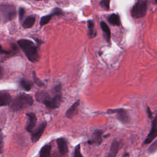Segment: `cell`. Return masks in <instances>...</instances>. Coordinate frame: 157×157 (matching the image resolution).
I'll list each match as a JSON object with an SVG mask.
<instances>
[{
	"label": "cell",
	"mask_w": 157,
	"mask_h": 157,
	"mask_svg": "<svg viewBox=\"0 0 157 157\" xmlns=\"http://www.w3.org/2000/svg\"><path fill=\"white\" fill-rule=\"evenodd\" d=\"M56 94L51 98L46 92L38 91L36 94V99L38 102H42L49 109L58 108L61 103V95L60 94V86L58 85L55 88Z\"/></svg>",
	"instance_id": "cell-1"
},
{
	"label": "cell",
	"mask_w": 157,
	"mask_h": 157,
	"mask_svg": "<svg viewBox=\"0 0 157 157\" xmlns=\"http://www.w3.org/2000/svg\"><path fill=\"white\" fill-rule=\"evenodd\" d=\"M18 44L23 50L28 59L31 62H37L39 59L38 50L34 44L28 39H20Z\"/></svg>",
	"instance_id": "cell-2"
},
{
	"label": "cell",
	"mask_w": 157,
	"mask_h": 157,
	"mask_svg": "<svg viewBox=\"0 0 157 157\" xmlns=\"http://www.w3.org/2000/svg\"><path fill=\"white\" fill-rule=\"evenodd\" d=\"M33 104V98L31 96L22 93L15 98L10 104V109L13 111H18L23 108L31 105Z\"/></svg>",
	"instance_id": "cell-3"
},
{
	"label": "cell",
	"mask_w": 157,
	"mask_h": 157,
	"mask_svg": "<svg viewBox=\"0 0 157 157\" xmlns=\"http://www.w3.org/2000/svg\"><path fill=\"white\" fill-rule=\"evenodd\" d=\"M147 5L145 1L139 0L132 7L131 13L133 18H140L144 17L147 12Z\"/></svg>",
	"instance_id": "cell-4"
},
{
	"label": "cell",
	"mask_w": 157,
	"mask_h": 157,
	"mask_svg": "<svg viewBox=\"0 0 157 157\" xmlns=\"http://www.w3.org/2000/svg\"><path fill=\"white\" fill-rule=\"evenodd\" d=\"M0 12L6 21L11 20L16 15L15 7L9 4H3L0 6Z\"/></svg>",
	"instance_id": "cell-5"
},
{
	"label": "cell",
	"mask_w": 157,
	"mask_h": 157,
	"mask_svg": "<svg viewBox=\"0 0 157 157\" xmlns=\"http://www.w3.org/2000/svg\"><path fill=\"white\" fill-rule=\"evenodd\" d=\"M109 113H116L117 119L123 123H126L129 121L128 115L124 109H110L107 111Z\"/></svg>",
	"instance_id": "cell-6"
},
{
	"label": "cell",
	"mask_w": 157,
	"mask_h": 157,
	"mask_svg": "<svg viewBox=\"0 0 157 157\" xmlns=\"http://www.w3.org/2000/svg\"><path fill=\"white\" fill-rule=\"evenodd\" d=\"M26 115L27 117V123L26 124V129L28 132L31 133L33 131L36 125L37 117L36 114L33 112L27 113Z\"/></svg>",
	"instance_id": "cell-7"
},
{
	"label": "cell",
	"mask_w": 157,
	"mask_h": 157,
	"mask_svg": "<svg viewBox=\"0 0 157 157\" xmlns=\"http://www.w3.org/2000/svg\"><path fill=\"white\" fill-rule=\"evenodd\" d=\"M46 126H47V123L46 121H44L36 129L33 130V131L31 132V140L33 142H36L39 140Z\"/></svg>",
	"instance_id": "cell-8"
},
{
	"label": "cell",
	"mask_w": 157,
	"mask_h": 157,
	"mask_svg": "<svg viewBox=\"0 0 157 157\" xmlns=\"http://www.w3.org/2000/svg\"><path fill=\"white\" fill-rule=\"evenodd\" d=\"M157 137V115L152 121L151 130L144 141L145 144H148L151 142L155 137Z\"/></svg>",
	"instance_id": "cell-9"
},
{
	"label": "cell",
	"mask_w": 157,
	"mask_h": 157,
	"mask_svg": "<svg viewBox=\"0 0 157 157\" xmlns=\"http://www.w3.org/2000/svg\"><path fill=\"white\" fill-rule=\"evenodd\" d=\"M61 13H62V11H61V9H59L58 8H55L53 10V11L52 12V13H50L49 15H45V16H44L41 18L40 21V25L41 26H42L44 25H45L46 24H47L50 21V20L52 19V18L53 16L59 15Z\"/></svg>",
	"instance_id": "cell-10"
},
{
	"label": "cell",
	"mask_w": 157,
	"mask_h": 157,
	"mask_svg": "<svg viewBox=\"0 0 157 157\" xmlns=\"http://www.w3.org/2000/svg\"><path fill=\"white\" fill-rule=\"evenodd\" d=\"M56 143L59 151L61 155H65L68 152V147L67 142L64 138L60 137L56 140Z\"/></svg>",
	"instance_id": "cell-11"
},
{
	"label": "cell",
	"mask_w": 157,
	"mask_h": 157,
	"mask_svg": "<svg viewBox=\"0 0 157 157\" xmlns=\"http://www.w3.org/2000/svg\"><path fill=\"white\" fill-rule=\"evenodd\" d=\"M120 148V142L117 140H115L112 142L110 147V151L106 157H116L118 150Z\"/></svg>",
	"instance_id": "cell-12"
},
{
	"label": "cell",
	"mask_w": 157,
	"mask_h": 157,
	"mask_svg": "<svg viewBox=\"0 0 157 157\" xmlns=\"http://www.w3.org/2000/svg\"><path fill=\"white\" fill-rule=\"evenodd\" d=\"M102 130H96L90 140L88 141V143L90 145H99L102 142Z\"/></svg>",
	"instance_id": "cell-13"
},
{
	"label": "cell",
	"mask_w": 157,
	"mask_h": 157,
	"mask_svg": "<svg viewBox=\"0 0 157 157\" xmlns=\"http://www.w3.org/2000/svg\"><path fill=\"white\" fill-rule=\"evenodd\" d=\"M11 96L7 92L0 93V106H6L11 102Z\"/></svg>",
	"instance_id": "cell-14"
},
{
	"label": "cell",
	"mask_w": 157,
	"mask_h": 157,
	"mask_svg": "<svg viewBox=\"0 0 157 157\" xmlns=\"http://www.w3.org/2000/svg\"><path fill=\"white\" fill-rule=\"evenodd\" d=\"M80 104V101L78 100L77 101L75 102L71 107L70 108L67 110L66 112V117L69 118H72L76 113L77 112V109H78V107Z\"/></svg>",
	"instance_id": "cell-15"
},
{
	"label": "cell",
	"mask_w": 157,
	"mask_h": 157,
	"mask_svg": "<svg viewBox=\"0 0 157 157\" xmlns=\"http://www.w3.org/2000/svg\"><path fill=\"white\" fill-rule=\"evenodd\" d=\"M100 25H101V29H102V31L104 33V35L105 40H107V42H110L111 33H110V29L109 27L108 26L107 23H105L103 21H101Z\"/></svg>",
	"instance_id": "cell-16"
},
{
	"label": "cell",
	"mask_w": 157,
	"mask_h": 157,
	"mask_svg": "<svg viewBox=\"0 0 157 157\" xmlns=\"http://www.w3.org/2000/svg\"><path fill=\"white\" fill-rule=\"evenodd\" d=\"M35 21H36V18L34 17L29 16L25 20V21L22 24V26L24 28H26V29L30 28L34 25Z\"/></svg>",
	"instance_id": "cell-17"
},
{
	"label": "cell",
	"mask_w": 157,
	"mask_h": 157,
	"mask_svg": "<svg viewBox=\"0 0 157 157\" xmlns=\"http://www.w3.org/2000/svg\"><path fill=\"white\" fill-rule=\"evenodd\" d=\"M51 152V145H45L40 150V157H50Z\"/></svg>",
	"instance_id": "cell-18"
},
{
	"label": "cell",
	"mask_w": 157,
	"mask_h": 157,
	"mask_svg": "<svg viewBox=\"0 0 157 157\" xmlns=\"http://www.w3.org/2000/svg\"><path fill=\"white\" fill-rule=\"evenodd\" d=\"M109 22L114 26H119L120 25V17L117 14L112 13L108 18Z\"/></svg>",
	"instance_id": "cell-19"
},
{
	"label": "cell",
	"mask_w": 157,
	"mask_h": 157,
	"mask_svg": "<svg viewBox=\"0 0 157 157\" xmlns=\"http://www.w3.org/2000/svg\"><path fill=\"white\" fill-rule=\"evenodd\" d=\"M20 83L21 86L26 91H29L31 89L32 83L29 80H28L26 79H22L20 80Z\"/></svg>",
	"instance_id": "cell-20"
},
{
	"label": "cell",
	"mask_w": 157,
	"mask_h": 157,
	"mask_svg": "<svg viewBox=\"0 0 157 157\" xmlns=\"http://www.w3.org/2000/svg\"><path fill=\"white\" fill-rule=\"evenodd\" d=\"M88 28L89 29V36L90 37H93L96 36V32L94 29V23L91 20H89L88 22Z\"/></svg>",
	"instance_id": "cell-21"
},
{
	"label": "cell",
	"mask_w": 157,
	"mask_h": 157,
	"mask_svg": "<svg viewBox=\"0 0 157 157\" xmlns=\"http://www.w3.org/2000/svg\"><path fill=\"white\" fill-rule=\"evenodd\" d=\"M101 6L105 10H109L110 8V0H102L100 2Z\"/></svg>",
	"instance_id": "cell-22"
},
{
	"label": "cell",
	"mask_w": 157,
	"mask_h": 157,
	"mask_svg": "<svg viewBox=\"0 0 157 157\" xmlns=\"http://www.w3.org/2000/svg\"><path fill=\"white\" fill-rule=\"evenodd\" d=\"M33 78H34V81L35 82V83L39 86H42L44 84V83L36 76V72L34 71L33 73Z\"/></svg>",
	"instance_id": "cell-23"
},
{
	"label": "cell",
	"mask_w": 157,
	"mask_h": 157,
	"mask_svg": "<svg viewBox=\"0 0 157 157\" xmlns=\"http://www.w3.org/2000/svg\"><path fill=\"white\" fill-rule=\"evenodd\" d=\"M74 157H82V155L81 154L80 151V145H77L74 150Z\"/></svg>",
	"instance_id": "cell-24"
},
{
	"label": "cell",
	"mask_w": 157,
	"mask_h": 157,
	"mask_svg": "<svg viewBox=\"0 0 157 157\" xmlns=\"http://www.w3.org/2000/svg\"><path fill=\"white\" fill-rule=\"evenodd\" d=\"M4 146V137L2 129H0V153L2 152Z\"/></svg>",
	"instance_id": "cell-25"
},
{
	"label": "cell",
	"mask_w": 157,
	"mask_h": 157,
	"mask_svg": "<svg viewBox=\"0 0 157 157\" xmlns=\"http://www.w3.org/2000/svg\"><path fill=\"white\" fill-rule=\"evenodd\" d=\"M150 153H153L155 152L157 150V140H156L150 147L148 149Z\"/></svg>",
	"instance_id": "cell-26"
},
{
	"label": "cell",
	"mask_w": 157,
	"mask_h": 157,
	"mask_svg": "<svg viewBox=\"0 0 157 157\" xmlns=\"http://www.w3.org/2000/svg\"><path fill=\"white\" fill-rule=\"evenodd\" d=\"M24 15H25V9L23 7L20 8L19 9V19H20V20H21Z\"/></svg>",
	"instance_id": "cell-27"
},
{
	"label": "cell",
	"mask_w": 157,
	"mask_h": 157,
	"mask_svg": "<svg viewBox=\"0 0 157 157\" xmlns=\"http://www.w3.org/2000/svg\"><path fill=\"white\" fill-rule=\"evenodd\" d=\"M9 52H7V51H6L5 50H4L2 47V46L0 45V55H2V54H7L9 53Z\"/></svg>",
	"instance_id": "cell-28"
},
{
	"label": "cell",
	"mask_w": 157,
	"mask_h": 157,
	"mask_svg": "<svg viewBox=\"0 0 157 157\" xmlns=\"http://www.w3.org/2000/svg\"><path fill=\"white\" fill-rule=\"evenodd\" d=\"M147 113H148V117L150 118H151L152 117V113H151V112L150 110V109L148 107H147Z\"/></svg>",
	"instance_id": "cell-29"
},
{
	"label": "cell",
	"mask_w": 157,
	"mask_h": 157,
	"mask_svg": "<svg viewBox=\"0 0 157 157\" xmlns=\"http://www.w3.org/2000/svg\"><path fill=\"white\" fill-rule=\"evenodd\" d=\"M3 75V68L0 66V78H1L2 77Z\"/></svg>",
	"instance_id": "cell-30"
},
{
	"label": "cell",
	"mask_w": 157,
	"mask_h": 157,
	"mask_svg": "<svg viewBox=\"0 0 157 157\" xmlns=\"http://www.w3.org/2000/svg\"><path fill=\"white\" fill-rule=\"evenodd\" d=\"M155 1H156V2L157 3V0H155Z\"/></svg>",
	"instance_id": "cell-31"
},
{
	"label": "cell",
	"mask_w": 157,
	"mask_h": 157,
	"mask_svg": "<svg viewBox=\"0 0 157 157\" xmlns=\"http://www.w3.org/2000/svg\"><path fill=\"white\" fill-rule=\"evenodd\" d=\"M37 1H42V0H37Z\"/></svg>",
	"instance_id": "cell-32"
}]
</instances>
